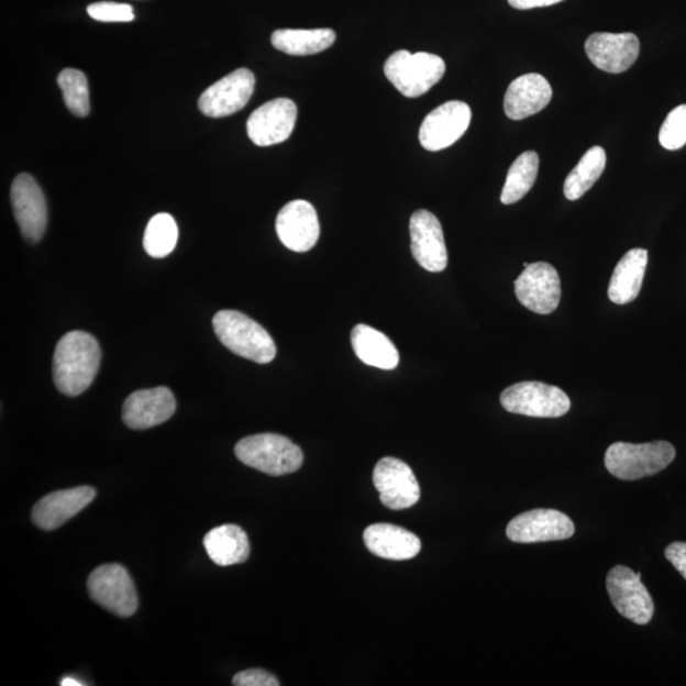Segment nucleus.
Listing matches in <instances>:
<instances>
[{"mask_svg":"<svg viewBox=\"0 0 686 686\" xmlns=\"http://www.w3.org/2000/svg\"><path fill=\"white\" fill-rule=\"evenodd\" d=\"M101 363V347L84 331H71L57 342L53 375L60 394L78 397L92 386Z\"/></svg>","mask_w":686,"mask_h":686,"instance_id":"1","label":"nucleus"},{"mask_svg":"<svg viewBox=\"0 0 686 686\" xmlns=\"http://www.w3.org/2000/svg\"><path fill=\"white\" fill-rule=\"evenodd\" d=\"M217 338L233 354L257 364L272 363L276 345L263 325L236 310H220L212 318Z\"/></svg>","mask_w":686,"mask_h":686,"instance_id":"2","label":"nucleus"},{"mask_svg":"<svg viewBox=\"0 0 686 686\" xmlns=\"http://www.w3.org/2000/svg\"><path fill=\"white\" fill-rule=\"evenodd\" d=\"M234 452L247 467L273 477L290 475L305 462L301 449L290 439L277 434L244 438L235 445Z\"/></svg>","mask_w":686,"mask_h":686,"instance_id":"3","label":"nucleus"},{"mask_svg":"<svg viewBox=\"0 0 686 686\" xmlns=\"http://www.w3.org/2000/svg\"><path fill=\"white\" fill-rule=\"evenodd\" d=\"M675 456V447L667 441L637 445L616 443L608 447L606 467L619 479L637 480L663 472Z\"/></svg>","mask_w":686,"mask_h":686,"instance_id":"4","label":"nucleus"},{"mask_svg":"<svg viewBox=\"0 0 686 686\" xmlns=\"http://www.w3.org/2000/svg\"><path fill=\"white\" fill-rule=\"evenodd\" d=\"M445 71V62L440 56L429 53L411 54L399 51L391 54L384 65V73L390 84L408 98L428 93L443 79Z\"/></svg>","mask_w":686,"mask_h":686,"instance_id":"5","label":"nucleus"},{"mask_svg":"<svg viewBox=\"0 0 686 686\" xmlns=\"http://www.w3.org/2000/svg\"><path fill=\"white\" fill-rule=\"evenodd\" d=\"M500 400L506 411L528 418L557 419L571 408L565 391L541 381L513 384L502 391Z\"/></svg>","mask_w":686,"mask_h":686,"instance_id":"6","label":"nucleus"},{"mask_svg":"<svg viewBox=\"0 0 686 686\" xmlns=\"http://www.w3.org/2000/svg\"><path fill=\"white\" fill-rule=\"evenodd\" d=\"M87 589L92 600L112 615L129 618L139 606L137 594L128 569L118 563L97 567L88 577Z\"/></svg>","mask_w":686,"mask_h":686,"instance_id":"7","label":"nucleus"},{"mask_svg":"<svg viewBox=\"0 0 686 686\" xmlns=\"http://www.w3.org/2000/svg\"><path fill=\"white\" fill-rule=\"evenodd\" d=\"M607 590L619 615L639 626L651 622L655 606L641 582V574L626 566H616L609 572Z\"/></svg>","mask_w":686,"mask_h":686,"instance_id":"8","label":"nucleus"},{"mask_svg":"<svg viewBox=\"0 0 686 686\" xmlns=\"http://www.w3.org/2000/svg\"><path fill=\"white\" fill-rule=\"evenodd\" d=\"M380 501L390 510L412 508L420 500V485L410 465L396 457H383L373 473Z\"/></svg>","mask_w":686,"mask_h":686,"instance_id":"9","label":"nucleus"},{"mask_svg":"<svg viewBox=\"0 0 686 686\" xmlns=\"http://www.w3.org/2000/svg\"><path fill=\"white\" fill-rule=\"evenodd\" d=\"M255 86L256 78L250 69H236L201 95L199 109L212 119L231 117L246 108Z\"/></svg>","mask_w":686,"mask_h":686,"instance_id":"10","label":"nucleus"},{"mask_svg":"<svg viewBox=\"0 0 686 686\" xmlns=\"http://www.w3.org/2000/svg\"><path fill=\"white\" fill-rule=\"evenodd\" d=\"M574 534V521L566 513L552 509L522 512L506 528V535L513 543L565 541Z\"/></svg>","mask_w":686,"mask_h":686,"instance_id":"11","label":"nucleus"},{"mask_svg":"<svg viewBox=\"0 0 686 686\" xmlns=\"http://www.w3.org/2000/svg\"><path fill=\"white\" fill-rule=\"evenodd\" d=\"M472 111L467 103L449 101L439 106L423 120L420 128V143L429 152L449 148L467 133Z\"/></svg>","mask_w":686,"mask_h":686,"instance_id":"12","label":"nucleus"},{"mask_svg":"<svg viewBox=\"0 0 686 686\" xmlns=\"http://www.w3.org/2000/svg\"><path fill=\"white\" fill-rule=\"evenodd\" d=\"M514 294L522 306L538 314H551L560 306L561 279L552 265H528L514 281Z\"/></svg>","mask_w":686,"mask_h":686,"instance_id":"13","label":"nucleus"},{"mask_svg":"<svg viewBox=\"0 0 686 686\" xmlns=\"http://www.w3.org/2000/svg\"><path fill=\"white\" fill-rule=\"evenodd\" d=\"M11 202L23 239L30 243L43 240L47 225V208L45 196L34 177L26 174L15 177Z\"/></svg>","mask_w":686,"mask_h":686,"instance_id":"14","label":"nucleus"},{"mask_svg":"<svg viewBox=\"0 0 686 686\" xmlns=\"http://www.w3.org/2000/svg\"><path fill=\"white\" fill-rule=\"evenodd\" d=\"M298 108L289 98H276L255 112L247 121V133L258 146H272L288 141L296 128Z\"/></svg>","mask_w":686,"mask_h":686,"instance_id":"15","label":"nucleus"},{"mask_svg":"<svg viewBox=\"0 0 686 686\" xmlns=\"http://www.w3.org/2000/svg\"><path fill=\"white\" fill-rule=\"evenodd\" d=\"M276 233L284 246L292 252H308L320 240L321 225L312 203L294 200L276 218Z\"/></svg>","mask_w":686,"mask_h":686,"instance_id":"16","label":"nucleus"},{"mask_svg":"<svg viewBox=\"0 0 686 686\" xmlns=\"http://www.w3.org/2000/svg\"><path fill=\"white\" fill-rule=\"evenodd\" d=\"M585 52L596 68L620 75L627 71L639 59L640 40L631 32L609 34L596 32L586 40Z\"/></svg>","mask_w":686,"mask_h":686,"instance_id":"17","label":"nucleus"},{"mask_svg":"<svg viewBox=\"0 0 686 686\" xmlns=\"http://www.w3.org/2000/svg\"><path fill=\"white\" fill-rule=\"evenodd\" d=\"M411 251L418 264L429 273H441L447 266L443 226L428 210L416 211L410 220Z\"/></svg>","mask_w":686,"mask_h":686,"instance_id":"18","label":"nucleus"},{"mask_svg":"<svg viewBox=\"0 0 686 686\" xmlns=\"http://www.w3.org/2000/svg\"><path fill=\"white\" fill-rule=\"evenodd\" d=\"M176 407V398L167 387L136 390L122 407V420L132 430L152 429L168 421Z\"/></svg>","mask_w":686,"mask_h":686,"instance_id":"19","label":"nucleus"},{"mask_svg":"<svg viewBox=\"0 0 686 686\" xmlns=\"http://www.w3.org/2000/svg\"><path fill=\"white\" fill-rule=\"evenodd\" d=\"M93 487L81 486L47 495L34 506L32 521L40 529L55 530L65 524L95 500Z\"/></svg>","mask_w":686,"mask_h":686,"instance_id":"20","label":"nucleus"},{"mask_svg":"<svg viewBox=\"0 0 686 686\" xmlns=\"http://www.w3.org/2000/svg\"><path fill=\"white\" fill-rule=\"evenodd\" d=\"M553 91L550 81L530 73L512 81L505 95L504 110L511 120H524L550 104Z\"/></svg>","mask_w":686,"mask_h":686,"instance_id":"21","label":"nucleus"},{"mask_svg":"<svg viewBox=\"0 0 686 686\" xmlns=\"http://www.w3.org/2000/svg\"><path fill=\"white\" fill-rule=\"evenodd\" d=\"M364 542L367 550L384 560H412L421 551L418 535L391 524H374L366 528Z\"/></svg>","mask_w":686,"mask_h":686,"instance_id":"22","label":"nucleus"},{"mask_svg":"<svg viewBox=\"0 0 686 686\" xmlns=\"http://www.w3.org/2000/svg\"><path fill=\"white\" fill-rule=\"evenodd\" d=\"M648 263L646 250L634 248L626 253L610 279L608 296L612 303L624 306L639 297Z\"/></svg>","mask_w":686,"mask_h":686,"instance_id":"23","label":"nucleus"},{"mask_svg":"<svg viewBox=\"0 0 686 686\" xmlns=\"http://www.w3.org/2000/svg\"><path fill=\"white\" fill-rule=\"evenodd\" d=\"M209 558L220 567L246 562L251 553L250 539L240 527L226 524L214 528L203 538Z\"/></svg>","mask_w":686,"mask_h":686,"instance_id":"24","label":"nucleus"},{"mask_svg":"<svg viewBox=\"0 0 686 686\" xmlns=\"http://www.w3.org/2000/svg\"><path fill=\"white\" fill-rule=\"evenodd\" d=\"M351 343L356 356L366 365L394 370L399 364V353L395 343L370 325L357 324L351 332Z\"/></svg>","mask_w":686,"mask_h":686,"instance_id":"25","label":"nucleus"},{"mask_svg":"<svg viewBox=\"0 0 686 686\" xmlns=\"http://www.w3.org/2000/svg\"><path fill=\"white\" fill-rule=\"evenodd\" d=\"M336 34L331 29L277 30L272 43L277 51L289 55L306 56L322 53L330 48Z\"/></svg>","mask_w":686,"mask_h":686,"instance_id":"26","label":"nucleus"},{"mask_svg":"<svg viewBox=\"0 0 686 686\" xmlns=\"http://www.w3.org/2000/svg\"><path fill=\"white\" fill-rule=\"evenodd\" d=\"M607 166V153L601 146H593L567 176L563 192L569 201L582 199L598 182Z\"/></svg>","mask_w":686,"mask_h":686,"instance_id":"27","label":"nucleus"},{"mask_svg":"<svg viewBox=\"0 0 686 686\" xmlns=\"http://www.w3.org/2000/svg\"><path fill=\"white\" fill-rule=\"evenodd\" d=\"M539 172V155L529 151L519 155L509 169L508 177L501 192V202L505 206L520 201L532 190Z\"/></svg>","mask_w":686,"mask_h":686,"instance_id":"28","label":"nucleus"},{"mask_svg":"<svg viewBox=\"0 0 686 686\" xmlns=\"http://www.w3.org/2000/svg\"><path fill=\"white\" fill-rule=\"evenodd\" d=\"M178 226L174 217L161 212L151 219L144 233V248L153 258H165L177 246Z\"/></svg>","mask_w":686,"mask_h":686,"instance_id":"29","label":"nucleus"},{"mask_svg":"<svg viewBox=\"0 0 686 686\" xmlns=\"http://www.w3.org/2000/svg\"><path fill=\"white\" fill-rule=\"evenodd\" d=\"M57 84L63 92L65 104L69 111L78 118H87L91 104H89L88 81L84 71L77 69H64Z\"/></svg>","mask_w":686,"mask_h":686,"instance_id":"30","label":"nucleus"},{"mask_svg":"<svg viewBox=\"0 0 686 686\" xmlns=\"http://www.w3.org/2000/svg\"><path fill=\"white\" fill-rule=\"evenodd\" d=\"M660 144L667 151H677L686 144V104L677 106L667 114L659 134Z\"/></svg>","mask_w":686,"mask_h":686,"instance_id":"31","label":"nucleus"},{"mask_svg":"<svg viewBox=\"0 0 686 686\" xmlns=\"http://www.w3.org/2000/svg\"><path fill=\"white\" fill-rule=\"evenodd\" d=\"M87 12L100 22H132L135 19L133 7L121 3H93L87 8Z\"/></svg>","mask_w":686,"mask_h":686,"instance_id":"32","label":"nucleus"},{"mask_svg":"<svg viewBox=\"0 0 686 686\" xmlns=\"http://www.w3.org/2000/svg\"><path fill=\"white\" fill-rule=\"evenodd\" d=\"M235 686H279L280 682L273 674L261 668L246 670L233 677Z\"/></svg>","mask_w":686,"mask_h":686,"instance_id":"33","label":"nucleus"},{"mask_svg":"<svg viewBox=\"0 0 686 686\" xmlns=\"http://www.w3.org/2000/svg\"><path fill=\"white\" fill-rule=\"evenodd\" d=\"M665 557L686 579V543L675 542L670 544L665 550Z\"/></svg>","mask_w":686,"mask_h":686,"instance_id":"34","label":"nucleus"},{"mask_svg":"<svg viewBox=\"0 0 686 686\" xmlns=\"http://www.w3.org/2000/svg\"><path fill=\"white\" fill-rule=\"evenodd\" d=\"M563 2V0H509L512 8L517 10L525 11L533 10V8L550 7Z\"/></svg>","mask_w":686,"mask_h":686,"instance_id":"35","label":"nucleus"},{"mask_svg":"<svg viewBox=\"0 0 686 686\" xmlns=\"http://www.w3.org/2000/svg\"><path fill=\"white\" fill-rule=\"evenodd\" d=\"M62 685H63V686H69V685H73V686H79V685H81V684H80V683H78L77 681L68 679V677H67V679H64V681L62 682Z\"/></svg>","mask_w":686,"mask_h":686,"instance_id":"36","label":"nucleus"}]
</instances>
